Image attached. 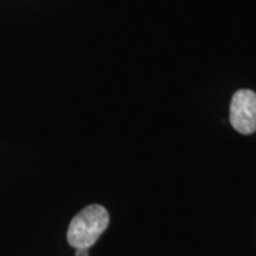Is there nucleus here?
<instances>
[{"instance_id": "nucleus-3", "label": "nucleus", "mask_w": 256, "mask_h": 256, "mask_svg": "<svg viewBox=\"0 0 256 256\" xmlns=\"http://www.w3.org/2000/svg\"><path fill=\"white\" fill-rule=\"evenodd\" d=\"M89 250L88 248H78L76 249V256H88Z\"/></svg>"}, {"instance_id": "nucleus-2", "label": "nucleus", "mask_w": 256, "mask_h": 256, "mask_svg": "<svg viewBox=\"0 0 256 256\" xmlns=\"http://www.w3.org/2000/svg\"><path fill=\"white\" fill-rule=\"evenodd\" d=\"M230 124L242 134L256 130V92L241 89L232 96L230 104Z\"/></svg>"}, {"instance_id": "nucleus-1", "label": "nucleus", "mask_w": 256, "mask_h": 256, "mask_svg": "<svg viewBox=\"0 0 256 256\" xmlns=\"http://www.w3.org/2000/svg\"><path fill=\"white\" fill-rule=\"evenodd\" d=\"M110 215L104 206H89L74 217L68 229V242L72 248H90L107 229Z\"/></svg>"}]
</instances>
